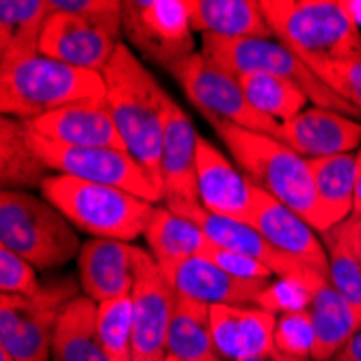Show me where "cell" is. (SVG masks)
Masks as SVG:
<instances>
[{"mask_svg": "<svg viewBox=\"0 0 361 361\" xmlns=\"http://www.w3.org/2000/svg\"><path fill=\"white\" fill-rule=\"evenodd\" d=\"M102 78L106 85V104L126 152L162 188V137L171 97L123 42L117 46Z\"/></svg>", "mask_w": 361, "mask_h": 361, "instance_id": "6da1fadb", "label": "cell"}, {"mask_svg": "<svg viewBox=\"0 0 361 361\" xmlns=\"http://www.w3.org/2000/svg\"><path fill=\"white\" fill-rule=\"evenodd\" d=\"M210 123L232 158L238 162V167L255 186L273 195L277 202L307 221L316 232L324 234V223L307 158L299 156L283 141L273 137L249 133V130L223 121Z\"/></svg>", "mask_w": 361, "mask_h": 361, "instance_id": "7a4b0ae2", "label": "cell"}, {"mask_svg": "<svg viewBox=\"0 0 361 361\" xmlns=\"http://www.w3.org/2000/svg\"><path fill=\"white\" fill-rule=\"evenodd\" d=\"M273 37L310 68L361 59V30L342 0H262Z\"/></svg>", "mask_w": 361, "mask_h": 361, "instance_id": "3957f363", "label": "cell"}, {"mask_svg": "<svg viewBox=\"0 0 361 361\" xmlns=\"http://www.w3.org/2000/svg\"><path fill=\"white\" fill-rule=\"evenodd\" d=\"M106 97L102 74L32 54L0 65V109L22 121L82 100Z\"/></svg>", "mask_w": 361, "mask_h": 361, "instance_id": "277c9868", "label": "cell"}, {"mask_svg": "<svg viewBox=\"0 0 361 361\" xmlns=\"http://www.w3.org/2000/svg\"><path fill=\"white\" fill-rule=\"evenodd\" d=\"M39 190L42 197L54 204L76 229L91 234L93 238L123 243L135 240L145 234L156 210L152 202H145L128 190L61 173L48 176Z\"/></svg>", "mask_w": 361, "mask_h": 361, "instance_id": "5b68a950", "label": "cell"}, {"mask_svg": "<svg viewBox=\"0 0 361 361\" xmlns=\"http://www.w3.org/2000/svg\"><path fill=\"white\" fill-rule=\"evenodd\" d=\"M0 247L24 257L37 271L68 264L78 257V229L46 197L26 190L0 195Z\"/></svg>", "mask_w": 361, "mask_h": 361, "instance_id": "8992f818", "label": "cell"}, {"mask_svg": "<svg viewBox=\"0 0 361 361\" xmlns=\"http://www.w3.org/2000/svg\"><path fill=\"white\" fill-rule=\"evenodd\" d=\"M202 54L210 59L214 65H219V68L234 74L236 78L247 74H273L299 85L305 91L307 100L314 102V106L338 111L353 119L361 117V113L355 106H350L320 76H316V72L297 52H292L286 44L277 42L275 37L225 39L204 35Z\"/></svg>", "mask_w": 361, "mask_h": 361, "instance_id": "52a82bcc", "label": "cell"}, {"mask_svg": "<svg viewBox=\"0 0 361 361\" xmlns=\"http://www.w3.org/2000/svg\"><path fill=\"white\" fill-rule=\"evenodd\" d=\"M167 72L180 82L182 91L208 121H223L249 133L267 135L281 141V123L262 115L251 106L240 87V80L227 70L214 65L202 52H195Z\"/></svg>", "mask_w": 361, "mask_h": 361, "instance_id": "ba28073f", "label": "cell"}, {"mask_svg": "<svg viewBox=\"0 0 361 361\" xmlns=\"http://www.w3.org/2000/svg\"><path fill=\"white\" fill-rule=\"evenodd\" d=\"M72 283H54L42 288L32 297H0V346L16 361H48L52 357L56 322L72 299Z\"/></svg>", "mask_w": 361, "mask_h": 361, "instance_id": "9c48e42d", "label": "cell"}, {"mask_svg": "<svg viewBox=\"0 0 361 361\" xmlns=\"http://www.w3.org/2000/svg\"><path fill=\"white\" fill-rule=\"evenodd\" d=\"M32 133V130H30ZM32 145L46 167L76 180L128 190L145 202L165 200L162 188L126 149L115 147H68L56 145L32 133Z\"/></svg>", "mask_w": 361, "mask_h": 361, "instance_id": "30bf717a", "label": "cell"}, {"mask_svg": "<svg viewBox=\"0 0 361 361\" xmlns=\"http://www.w3.org/2000/svg\"><path fill=\"white\" fill-rule=\"evenodd\" d=\"M121 30L128 46L165 70L195 54L188 0H123Z\"/></svg>", "mask_w": 361, "mask_h": 361, "instance_id": "8fae6325", "label": "cell"}, {"mask_svg": "<svg viewBox=\"0 0 361 361\" xmlns=\"http://www.w3.org/2000/svg\"><path fill=\"white\" fill-rule=\"evenodd\" d=\"M121 35V11L102 16L52 11L39 39V54L102 74Z\"/></svg>", "mask_w": 361, "mask_h": 361, "instance_id": "7c38bea8", "label": "cell"}, {"mask_svg": "<svg viewBox=\"0 0 361 361\" xmlns=\"http://www.w3.org/2000/svg\"><path fill=\"white\" fill-rule=\"evenodd\" d=\"M133 361H165L178 292L152 253L135 247L133 292Z\"/></svg>", "mask_w": 361, "mask_h": 361, "instance_id": "4fadbf2b", "label": "cell"}, {"mask_svg": "<svg viewBox=\"0 0 361 361\" xmlns=\"http://www.w3.org/2000/svg\"><path fill=\"white\" fill-rule=\"evenodd\" d=\"M167 208L171 212L192 221L208 236V240L214 247L253 257V259L262 262L264 267H269L273 271V275H277L283 281H301L312 271V267L301 264V262L277 251L257 232V229H253L247 223L212 214L202 204H176V206H167Z\"/></svg>", "mask_w": 361, "mask_h": 361, "instance_id": "5bb4252c", "label": "cell"}, {"mask_svg": "<svg viewBox=\"0 0 361 361\" xmlns=\"http://www.w3.org/2000/svg\"><path fill=\"white\" fill-rule=\"evenodd\" d=\"M249 225L257 229L277 251L329 277V255L318 240L316 229L255 184Z\"/></svg>", "mask_w": 361, "mask_h": 361, "instance_id": "9a60e30c", "label": "cell"}, {"mask_svg": "<svg viewBox=\"0 0 361 361\" xmlns=\"http://www.w3.org/2000/svg\"><path fill=\"white\" fill-rule=\"evenodd\" d=\"M305 292V314L312 324L314 361H331L342 353L353 334L361 326L357 312L344 301L342 294L334 288L324 273L310 271L301 281H297Z\"/></svg>", "mask_w": 361, "mask_h": 361, "instance_id": "2e32d148", "label": "cell"}, {"mask_svg": "<svg viewBox=\"0 0 361 361\" xmlns=\"http://www.w3.org/2000/svg\"><path fill=\"white\" fill-rule=\"evenodd\" d=\"M26 123L37 137L56 145L126 149L106 97L74 102Z\"/></svg>", "mask_w": 361, "mask_h": 361, "instance_id": "e0dca14e", "label": "cell"}, {"mask_svg": "<svg viewBox=\"0 0 361 361\" xmlns=\"http://www.w3.org/2000/svg\"><path fill=\"white\" fill-rule=\"evenodd\" d=\"M178 297L212 305H259L271 288V279H238L219 269L210 257L184 259L167 275Z\"/></svg>", "mask_w": 361, "mask_h": 361, "instance_id": "ac0fdd59", "label": "cell"}, {"mask_svg": "<svg viewBox=\"0 0 361 361\" xmlns=\"http://www.w3.org/2000/svg\"><path fill=\"white\" fill-rule=\"evenodd\" d=\"M197 190L200 204L219 216L240 223L251 221L253 182L229 162L210 141H197Z\"/></svg>", "mask_w": 361, "mask_h": 361, "instance_id": "d6986e66", "label": "cell"}, {"mask_svg": "<svg viewBox=\"0 0 361 361\" xmlns=\"http://www.w3.org/2000/svg\"><path fill=\"white\" fill-rule=\"evenodd\" d=\"M197 137L195 126L186 111L171 100L165 117V137H162L160 176L165 206L200 204L197 190Z\"/></svg>", "mask_w": 361, "mask_h": 361, "instance_id": "ffe728a7", "label": "cell"}, {"mask_svg": "<svg viewBox=\"0 0 361 361\" xmlns=\"http://www.w3.org/2000/svg\"><path fill=\"white\" fill-rule=\"evenodd\" d=\"M210 324L221 361H243L277 346V316L264 307L212 305Z\"/></svg>", "mask_w": 361, "mask_h": 361, "instance_id": "44dd1931", "label": "cell"}, {"mask_svg": "<svg viewBox=\"0 0 361 361\" xmlns=\"http://www.w3.org/2000/svg\"><path fill=\"white\" fill-rule=\"evenodd\" d=\"M281 141L307 160L350 154L361 143V123L338 111L310 106L281 126Z\"/></svg>", "mask_w": 361, "mask_h": 361, "instance_id": "7402d4cb", "label": "cell"}, {"mask_svg": "<svg viewBox=\"0 0 361 361\" xmlns=\"http://www.w3.org/2000/svg\"><path fill=\"white\" fill-rule=\"evenodd\" d=\"M78 279L85 297L104 303L133 292L135 286V247L123 240L91 238L78 257Z\"/></svg>", "mask_w": 361, "mask_h": 361, "instance_id": "603a6c76", "label": "cell"}, {"mask_svg": "<svg viewBox=\"0 0 361 361\" xmlns=\"http://www.w3.org/2000/svg\"><path fill=\"white\" fill-rule=\"evenodd\" d=\"M192 30L225 39H271L273 30L262 0H188Z\"/></svg>", "mask_w": 361, "mask_h": 361, "instance_id": "cb8c5ba5", "label": "cell"}, {"mask_svg": "<svg viewBox=\"0 0 361 361\" xmlns=\"http://www.w3.org/2000/svg\"><path fill=\"white\" fill-rule=\"evenodd\" d=\"M143 236L158 267L167 275L180 262L190 257H206L214 249V245L200 227L192 221L171 212L167 206H156Z\"/></svg>", "mask_w": 361, "mask_h": 361, "instance_id": "d4e9b609", "label": "cell"}, {"mask_svg": "<svg viewBox=\"0 0 361 361\" xmlns=\"http://www.w3.org/2000/svg\"><path fill=\"white\" fill-rule=\"evenodd\" d=\"M48 167L32 145V133L26 121L3 115L0 119V182L3 190L42 188Z\"/></svg>", "mask_w": 361, "mask_h": 361, "instance_id": "484cf974", "label": "cell"}, {"mask_svg": "<svg viewBox=\"0 0 361 361\" xmlns=\"http://www.w3.org/2000/svg\"><path fill=\"white\" fill-rule=\"evenodd\" d=\"M54 361H111L97 334V303L76 297L63 307L52 346Z\"/></svg>", "mask_w": 361, "mask_h": 361, "instance_id": "4316f807", "label": "cell"}, {"mask_svg": "<svg viewBox=\"0 0 361 361\" xmlns=\"http://www.w3.org/2000/svg\"><path fill=\"white\" fill-rule=\"evenodd\" d=\"M318 206L324 232L338 227L353 214L355 184H357V156L338 154L310 160Z\"/></svg>", "mask_w": 361, "mask_h": 361, "instance_id": "83f0119b", "label": "cell"}, {"mask_svg": "<svg viewBox=\"0 0 361 361\" xmlns=\"http://www.w3.org/2000/svg\"><path fill=\"white\" fill-rule=\"evenodd\" d=\"M50 13L48 0L0 3V65L39 54V39Z\"/></svg>", "mask_w": 361, "mask_h": 361, "instance_id": "f1b7e54d", "label": "cell"}, {"mask_svg": "<svg viewBox=\"0 0 361 361\" xmlns=\"http://www.w3.org/2000/svg\"><path fill=\"white\" fill-rule=\"evenodd\" d=\"M167 357L178 361H221L212 340L208 305L178 297L167 336Z\"/></svg>", "mask_w": 361, "mask_h": 361, "instance_id": "f546056e", "label": "cell"}, {"mask_svg": "<svg viewBox=\"0 0 361 361\" xmlns=\"http://www.w3.org/2000/svg\"><path fill=\"white\" fill-rule=\"evenodd\" d=\"M238 80L251 106L281 126L305 111L310 102L299 85L273 74H247Z\"/></svg>", "mask_w": 361, "mask_h": 361, "instance_id": "4dcf8cb0", "label": "cell"}, {"mask_svg": "<svg viewBox=\"0 0 361 361\" xmlns=\"http://www.w3.org/2000/svg\"><path fill=\"white\" fill-rule=\"evenodd\" d=\"M97 334L111 361H133V297H123L97 303Z\"/></svg>", "mask_w": 361, "mask_h": 361, "instance_id": "1f68e13d", "label": "cell"}, {"mask_svg": "<svg viewBox=\"0 0 361 361\" xmlns=\"http://www.w3.org/2000/svg\"><path fill=\"white\" fill-rule=\"evenodd\" d=\"M324 249L329 255V281L342 294L344 301L361 318V264L350 251L340 227H334L322 234Z\"/></svg>", "mask_w": 361, "mask_h": 361, "instance_id": "d6a6232c", "label": "cell"}, {"mask_svg": "<svg viewBox=\"0 0 361 361\" xmlns=\"http://www.w3.org/2000/svg\"><path fill=\"white\" fill-rule=\"evenodd\" d=\"M37 269L9 249L0 247V290L13 297H32L44 286L37 279Z\"/></svg>", "mask_w": 361, "mask_h": 361, "instance_id": "836d02e7", "label": "cell"}, {"mask_svg": "<svg viewBox=\"0 0 361 361\" xmlns=\"http://www.w3.org/2000/svg\"><path fill=\"white\" fill-rule=\"evenodd\" d=\"M312 70L340 97H344L350 106H355L361 113V59L316 65Z\"/></svg>", "mask_w": 361, "mask_h": 361, "instance_id": "e575fe53", "label": "cell"}, {"mask_svg": "<svg viewBox=\"0 0 361 361\" xmlns=\"http://www.w3.org/2000/svg\"><path fill=\"white\" fill-rule=\"evenodd\" d=\"M277 348L312 359V346H314V334L312 324L305 314V310L286 312L281 318H277V336H275Z\"/></svg>", "mask_w": 361, "mask_h": 361, "instance_id": "d590c367", "label": "cell"}, {"mask_svg": "<svg viewBox=\"0 0 361 361\" xmlns=\"http://www.w3.org/2000/svg\"><path fill=\"white\" fill-rule=\"evenodd\" d=\"M206 257H210L219 269H223L225 273L234 275L238 279H271L273 271L269 267H264L262 262L247 257L243 253H234L221 247H214Z\"/></svg>", "mask_w": 361, "mask_h": 361, "instance_id": "8d00e7d4", "label": "cell"}, {"mask_svg": "<svg viewBox=\"0 0 361 361\" xmlns=\"http://www.w3.org/2000/svg\"><path fill=\"white\" fill-rule=\"evenodd\" d=\"M50 11H70L82 16H102V13H119V0H48Z\"/></svg>", "mask_w": 361, "mask_h": 361, "instance_id": "74e56055", "label": "cell"}, {"mask_svg": "<svg viewBox=\"0 0 361 361\" xmlns=\"http://www.w3.org/2000/svg\"><path fill=\"white\" fill-rule=\"evenodd\" d=\"M338 227H340V232L344 234L350 251L355 253V257L359 259V264H361V216H350L344 223H340Z\"/></svg>", "mask_w": 361, "mask_h": 361, "instance_id": "f35d334b", "label": "cell"}, {"mask_svg": "<svg viewBox=\"0 0 361 361\" xmlns=\"http://www.w3.org/2000/svg\"><path fill=\"white\" fill-rule=\"evenodd\" d=\"M243 361H310V359H305V357H297V355H290V353H286V350H281V348H271V350H267V353H262V355H257V357H249V359H243Z\"/></svg>", "mask_w": 361, "mask_h": 361, "instance_id": "ab89813d", "label": "cell"}, {"mask_svg": "<svg viewBox=\"0 0 361 361\" xmlns=\"http://www.w3.org/2000/svg\"><path fill=\"white\" fill-rule=\"evenodd\" d=\"M340 357L344 361H361V326L353 334V338L348 340V344L342 348Z\"/></svg>", "mask_w": 361, "mask_h": 361, "instance_id": "60d3db41", "label": "cell"}, {"mask_svg": "<svg viewBox=\"0 0 361 361\" xmlns=\"http://www.w3.org/2000/svg\"><path fill=\"white\" fill-rule=\"evenodd\" d=\"M350 216H361V149L357 154V184H355V206Z\"/></svg>", "mask_w": 361, "mask_h": 361, "instance_id": "b9f144b4", "label": "cell"}, {"mask_svg": "<svg viewBox=\"0 0 361 361\" xmlns=\"http://www.w3.org/2000/svg\"><path fill=\"white\" fill-rule=\"evenodd\" d=\"M346 11L350 13V18L355 20L357 26H361V0H342Z\"/></svg>", "mask_w": 361, "mask_h": 361, "instance_id": "7bdbcfd3", "label": "cell"}, {"mask_svg": "<svg viewBox=\"0 0 361 361\" xmlns=\"http://www.w3.org/2000/svg\"><path fill=\"white\" fill-rule=\"evenodd\" d=\"M0 361H16V359L9 355V350H5L3 346H0Z\"/></svg>", "mask_w": 361, "mask_h": 361, "instance_id": "ee69618b", "label": "cell"}, {"mask_svg": "<svg viewBox=\"0 0 361 361\" xmlns=\"http://www.w3.org/2000/svg\"><path fill=\"white\" fill-rule=\"evenodd\" d=\"M331 361H344V359H342V357H340V355H338V357H334V359H331Z\"/></svg>", "mask_w": 361, "mask_h": 361, "instance_id": "f6af8a7d", "label": "cell"}, {"mask_svg": "<svg viewBox=\"0 0 361 361\" xmlns=\"http://www.w3.org/2000/svg\"><path fill=\"white\" fill-rule=\"evenodd\" d=\"M165 361H178V359H173V357H167Z\"/></svg>", "mask_w": 361, "mask_h": 361, "instance_id": "bcb514c9", "label": "cell"}]
</instances>
